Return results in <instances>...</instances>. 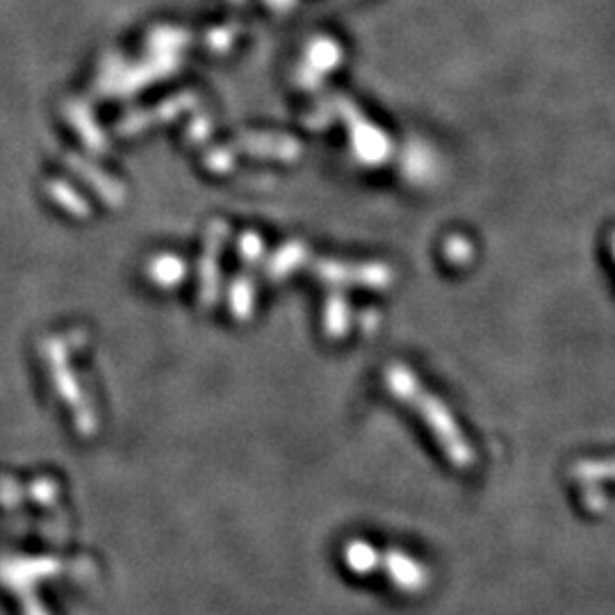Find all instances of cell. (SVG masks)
I'll list each match as a JSON object with an SVG mask.
<instances>
[{
  "label": "cell",
  "mask_w": 615,
  "mask_h": 615,
  "mask_svg": "<svg viewBox=\"0 0 615 615\" xmlns=\"http://www.w3.org/2000/svg\"><path fill=\"white\" fill-rule=\"evenodd\" d=\"M385 383H388L390 392H395L401 401L413 404L417 410H420L424 422L431 426V431L436 433L440 445L445 447L451 463L458 467L472 465L474 454L470 445H467V440L461 436V431H458L454 417H451L449 410L440 404V399L426 395L413 372H408V369L401 365H390L388 372H385Z\"/></svg>",
  "instance_id": "1"
},
{
  "label": "cell",
  "mask_w": 615,
  "mask_h": 615,
  "mask_svg": "<svg viewBox=\"0 0 615 615\" xmlns=\"http://www.w3.org/2000/svg\"><path fill=\"white\" fill-rule=\"evenodd\" d=\"M385 563H388L385 568H388L390 577L397 581V586L406 588V590H417L424 584V579H426L424 570L415 561H410L408 556L392 552L385 556Z\"/></svg>",
  "instance_id": "2"
},
{
  "label": "cell",
  "mask_w": 615,
  "mask_h": 615,
  "mask_svg": "<svg viewBox=\"0 0 615 615\" xmlns=\"http://www.w3.org/2000/svg\"><path fill=\"white\" fill-rule=\"evenodd\" d=\"M347 561L351 565V570H356L360 574H365L369 570L376 568V552L365 543H354L347 549Z\"/></svg>",
  "instance_id": "3"
},
{
  "label": "cell",
  "mask_w": 615,
  "mask_h": 615,
  "mask_svg": "<svg viewBox=\"0 0 615 615\" xmlns=\"http://www.w3.org/2000/svg\"><path fill=\"white\" fill-rule=\"evenodd\" d=\"M613 249H615V240H613Z\"/></svg>",
  "instance_id": "4"
}]
</instances>
